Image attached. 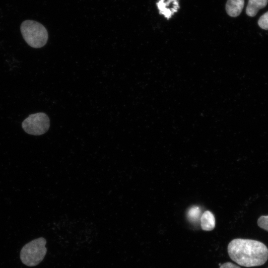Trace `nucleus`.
Masks as SVG:
<instances>
[{"instance_id":"8","label":"nucleus","mask_w":268,"mask_h":268,"mask_svg":"<svg viewBox=\"0 0 268 268\" xmlns=\"http://www.w3.org/2000/svg\"><path fill=\"white\" fill-rule=\"evenodd\" d=\"M200 221L203 230L211 231L215 227V218L212 212L209 211H206L202 214Z\"/></svg>"},{"instance_id":"10","label":"nucleus","mask_w":268,"mask_h":268,"mask_svg":"<svg viewBox=\"0 0 268 268\" xmlns=\"http://www.w3.org/2000/svg\"><path fill=\"white\" fill-rule=\"evenodd\" d=\"M258 25L264 30H268V11L260 17L258 21Z\"/></svg>"},{"instance_id":"7","label":"nucleus","mask_w":268,"mask_h":268,"mask_svg":"<svg viewBox=\"0 0 268 268\" xmlns=\"http://www.w3.org/2000/svg\"><path fill=\"white\" fill-rule=\"evenodd\" d=\"M268 0H248L246 9L247 15L250 17L256 15L259 10L266 6Z\"/></svg>"},{"instance_id":"9","label":"nucleus","mask_w":268,"mask_h":268,"mask_svg":"<svg viewBox=\"0 0 268 268\" xmlns=\"http://www.w3.org/2000/svg\"><path fill=\"white\" fill-rule=\"evenodd\" d=\"M201 210L198 206L191 207L187 212L188 219L192 222H196L201 218Z\"/></svg>"},{"instance_id":"6","label":"nucleus","mask_w":268,"mask_h":268,"mask_svg":"<svg viewBox=\"0 0 268 268\" xmlns=\"http://www.w3.org/2000/svg\"><path fill=\"white\" fill-rule=\"evenodd\" d=\"M244 0H227L225 9L227 13L231 17L239 16L244 7Z\"/></svg>"},{"instance_id":"11","label":"nucleus","mask_w":268,"mask_h":268,"mask_svg":"<svg viewBox=\"0 0 268 268\" xmlns=\"http://www.w3.org/2000/svg\"><path fill=\"white\" fill-rule=\"evenodd\" d=\"M258 225L261 228L268 231V215H263L258 220Z\"/></svg>"},{"instance_id":"1","label":"nucleus","mask_w":268,"mask_h":268,"mask_svg":"<svg viewBox=\"0 0 268 268\" xmlns=\"http://www.w3.org/2000/svg\"><path fill=\"white\" fill-rule=\"evenodd\" d=\"M229 257L237 264L246 267L260 266L268 259V249L262 242L237 238L228 244Z\"/></svg>"},{"instance_id":"3","label":"nucleus","mask_w":268,"mask_h":268,"mask_svg":"<svg viewBox=\"0 0 268 268\" xmlns=\"http://www.w3.org/2000/svg\"><path fill=\"white\" fill-rule=\"evenodd\" d=\"M46 244V239L40 237L25 244L21 249L20 254L22 263L28 267H34L39 264L47 253Z\"/></svg>"},{"instance_id":"5","label":"nucleus","mask_w":268,"mask_h":268,"mask_svg":"<svg viewBox=\"0 0 268 268\" xmlns=\"http://www.w3.org/2000/svg\"><path fill=\"white\" fill-rule=\"evenodd\" d=\"M160 14L169 19L179 9V0H159L156 3Z\"/></svg>"},{"instance_id":"12","label":"nucleus","mask_w":268,"mask_h":268,"mask_svg":"<svg viewBox=\"0 0 268 268\" xmlns=\"http://www.w3.org/2000/svg\"><path fill=\"white\" fill-rule=\"evenodd\" d=\"M219 268H241L232 263L226 262L221 265Z\"/></svg>"},{"instance_id":"2","label":"nucleus","mask_w":268,"mask_h":268,"mask_svg":"<svg viewBox=\"0 0 268 268\" xmlns=\"http://www.w3.org/2000/svg\"><path fill=\"white\" fill-rule=\"evenodd\" d=\"M20 31L25 42L30 47L40 48L46 45L48 39L46 28L40 23L31 20L24 21Z\"/></svg>"},{"instance_id":"4","label":"nucleus","mask_w":268,"mask_h":268,"mask_svg":"<svg viewBox=\"0 0 268 268\" xmlns=\"http://www.w3.org/2000/svg\"><path fill=\"white\" fill-rule=\"evenodd\" d=\"M22 127L28 134L39 135L45 134L50 127V119L44 113L29 115L22 123Z\"/></svg>"}]
</instances>
